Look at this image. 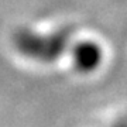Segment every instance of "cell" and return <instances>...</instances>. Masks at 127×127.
<instances>
[{
	"mask_svg": "<svg viewBox=\"0 0 127 127\" xmlns=\"http://www.w3.org/2000/svg\"><path fill=\"white\" fill-rule=\"evenodd\" d=\"M72 28H59L54 32L41 34L31 30H18L13 44L18 54L41 64H51L66 52L72 37Z\"/></svg>",
	"mask_w": 127,
	"mask_h": 127,
	"instance_id": "6da1fadb",
	"label": "cell"
},
{
	"mask_svg": "<svg viewBox=\"0 0 127 127\" xmlns=\"http://www.w3.org/2000/svg\"><path fill=\"white\" fill-rule=\"evenodd\" d=\"M102 48L93 41H82L72 48V61L79 72H92L102 62Z\"/></svg>",
	"mask_w": 127,
	"mask_h": 127,
	"instance_id": "7a4b0ae2",
	"label": "cell"
},
{
	"mask_svg": "<svg viewBox=\"0 0 127 127\" xmlns=\"http://www.w3.org/2000/svg\"><path fill=\"white\" fill-rule=\"evenodd\" d=\"M112 127H127V120H123V122H119L116 124H113Z\"/></svg>",
	"mask_w": 127,
	"mask_h": 127,
	"instance_id": "3957f363",
	"label": "cell"
}]
</instances>
